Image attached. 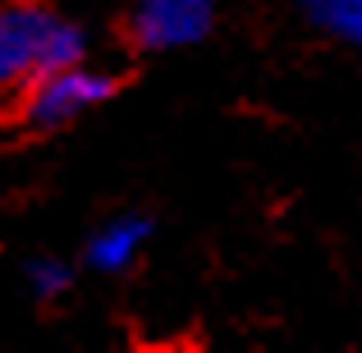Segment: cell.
<instances>
[{"instance_id": "6da1fadb", "label": "cell", "mask_w": 362, "mask_h": 353, "mask_svg": "<svg viewBox=\"0 0 362 353\" xmlns=\"http://www.w3.org/2000/svg\"><path fill=\"white\" fill-rule=\"evenodd\" d=\"M88 60V33L42 0L0 5V97L23 92L37 74Z\"/></svg>"}, {"instance_id": "7a4b0ae2", "label": "cell", "mask_w": 362, "mask_h": 353, "mask_svg": "<svg viewBox=\"0 0 362 353\" xmlns=\"http://www.w3.org/2000/svg\"><path fill=\"white\" fill-rule=\"evenodd\" d=\"M115 97V79L92 64H64V69L37 74L23 92H18V115L33 129H60V124L88 115L92 106Z\"/></svg>"}, {"instance_id": "3957f363", "label": "cell", "mask_w": 362, "mask_h": 353, "mask_svg": "<svg viewBox=\"0 0 362 353\" xmlns=\"http://www.w3.org/2000/svg\"><path fill=\"white\" fill-rule=\"evenodd\" d=\"M216 28V0H133L129 42L138 51H184Z\"/></svg>"}, {"instance_id": "277c9868", "label": "cell", "mask_w": 362, "mask_h": 353, "mask_svg": "<svg viewBox=\"0 0 362 353\" xmlns=\"http://www.w3.org/2000/svg\"><path fill=\"white\" fill-rule=\"evenodd\" d=\"M147 238H151V216L119 212V216L101 221L97 230L88 234L83 262H88L92 271H101V275H119V271H129V266L138 262V253L147 248Z\"/></svg>"}, {"instance_id": "5b68a950", "label": "cell", "mask_w": 362, "mask_h": 353, "mask_svg": "<svg viewBox=\"0 0 362 353\" xmlns=\"http://www.w3.org/2000/svg\"><path fill=\"white\" fill-rule=\"evenodd\" d=\"M298 9L317 33L362 51V0H298Z\"/></svg>"}, {"instance_id": "8992f818", "label": "cell", "mask_w": 362, "mask_h": 353, "mask_svg": "<svg viewBox=\"0 0 362 353\" xmlns=\"http://www.w3.org/2000/svg\"><path fill=\"white\" fill-rule=\"evenodd\" d=\"M23 275H28V289H33V299H42V303L64 299V294H69V284H74L69 262H64V257H51V253L33 257V262L23 266Z\"/></svg>"}]
</instances>
